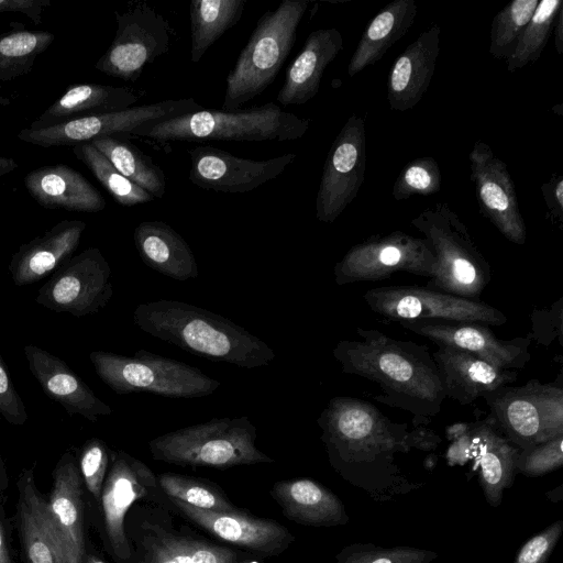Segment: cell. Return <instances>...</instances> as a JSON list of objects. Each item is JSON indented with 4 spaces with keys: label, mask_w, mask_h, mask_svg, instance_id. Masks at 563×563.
<instances>
[{
    "label": "cell",
    "mask_w": 563,
    "mask_h": 563,
    "mask_svg": "<svg viewBox=\"0 0 563 563\" xmlns=\"http://www.w3.org/2000/svg\"><path fill=\"white\" fill-rule=\"evenodd\" d=\"M87 563H104V562L96 556H91V558H89Z\"/></svg>",
    "instance_id": "9f6ffc18"
},
{
    "label": "cell",
    "mask_w": 563,
    "mask_h": 563,
    "mask_svg": "<svg viewBox=\"0 0 563 563\" xmlns=\"http://www.w3.org/2000/svg\"><path fill=\"white\" fill-rule=\"evenodd\" d=\"M140 98V93L125 86L73 85L29 128L40 130L90 115L122 111L131 108Z\"/></svg>",
    "instance_id": "4dcf8cb0"
},
{
    "label": "cell",
    "mask_w": 563,
    "mask_h": 563,
    "mask_svg": "<svg viewBox=\"0 0 563 563\" xmlns=\"http://www.w3.org/2000/svg\"><path fill=\"white\" fill-rule=\"evenodd\" d=\"M554 44L558 54L563 53V5L559 9L554 24Z\"/></svg>",
    "instance_id": "f5cc1de1"
},
{
    "label": "cell",
    "mask_w": 563,
    "mask_h": 563,
    "mask_svg": "<svg viewBox=\"0 0 563 563\" xmlns=\"http://www.w3.org/2000/svg\"><path fill=\"white\" fill-rule=\"evenodd\" d=\"M410 437L412 448L423 451L434 450L441 442L438 434L426 426H416L415 429L410 431Z\"/></svg>",
    "instance_id": "816d5d0a"
},
{
    "label": "cell",
    "mask_w": 563,
    "mask_h": 563,
    "mask_svg": "<svg viewBox=\"0 0 563 563\" xmlns=\"http://www.w3.org/2000/svg\"><path fill=\"white\" fill-rule=\"evenodd\" d=\"M86 225L81 220H62L44 234L22 244L9 264L14 284L30 285L57 271L78 247Z\"/></svg>",
    "instance_id": "484cf974"
},
{
    "label": "cell",
    "mask_w": 563,
    "mask_h": 563,
    "mask_svg": "<svg viewBox=\"0 0 563 563\" xmlns=\"http://www.w3.org/2000/svg\"><path fill=\"white\" fill-rule=\"evenodd\" d=\"M187 153L189 180L199 188L224 194L249 192L277 178L297 157L288 153L255 161L209 145L190 148Z\"/></svg>",
    "instance_id": "ffe728a7"
},
{
    "label": "cell",
    "mask_w": 563,
    "mask_h": 563,
    "mask_svg": "<svg viewBox=\"0 0 563 563\" xmlns=\"http://www.w3.org/2000/svg\"><path fill=\"white\" fill-rule=\"evenodd\" d=\"M133 239L141 260L155 272L180 282L198 277L190 246L169 224L143 221L134 229Z\"/></svg>",
    "instance_id": "1f68e13d"
},
{
    "label": "cell",
    "mask_w": 563,
    "mask_h": 563,
    "mask_svg": "<svg viewBox=\"0 0 563 563\" xmlns=\"http://www.w3.org/2000/svg\"><path fill=\"white\" fill-rule=\"evenodd\" d=\"M563 5L561 0H540L537 9L508 57L507 70L512 73L537 62L548 44L555 15Z\"/></svg>",
    "instance_id": "ab89813d"
},
{
    "label": "cell",
    "mask_w": 563,
    "mask_h": 563,
    "mask_svg": "<svg viewBox=\"0 0 563 563\" xmlns=\"http://www.w3.org/2000/svg\"><path fill=\"white\" fill-rule=\"evenodd\" d=\"M309 1L284 0L257 21L225 79L223 111L238 110L275 80L297 37Z\"/></svg>",
    "instance_id": "52a82bcc"
},
{
    "label": "cell",
    "mask_w": 563,
    "mask_h": 563,
    "mask_svg": "<svg viewBox=\"0 0 563 563\" xmlns=\"http://www.w3.org/2000/svg\"><path fill=\"white\" fill-rule=\"evenodd\" d=\"M4 467L0 456V482L4 478ZM0 563H13L8 549L7 539L0 522Z\"/></svg>",
    "instance_id": "db71d44e"
},
{
    "label": "cell",
    "mask_w": 563,
    "mask_h": 563,
    "mask_svg": "<svg viewBox=\"0 0 563 563\" xmlns=\"http://www.w3.org/2000/svg\"><path fill=\"white\" fill-rule=\"evenodd\" d=\"M246 0H192L189 3L190 60L198 63L208 48L236 25Z\"/></svg>",
    "instance_id": "e575fe53"
},
{
    "label": "cell",
    "mask_w": 563,
    "mask_h": 563,
    "mask_svg": "<svg viewBox=\"0 0 563 563\" xmlns=\"http://www.w3.org/2000/svg\"><path fill=\"white\" fill-rule=\"evenodd\" d=\"M563 531V521L558 520L530 538L518 551L514 563H545Z\"/></svg>",
    "instance_id": "7dc6e473"
},
{
    "label": "cell",
    "mask_w": 563,
    "mask_h": 563,
    "mask_svg": "<svg viewBox=\"0 0 563 563\" xmlns=\"http://www.w3.org/2000/svg\"><path fill=\"white\" fill-rule=\"evenodd\" d=\"M23 351L43 391L69 415H80L96 422L99 417L112 413L111 407L98 398L63 360L32 344L25 345Z\"/></svg>",
    "instance_id": "603a6c76"
},
{
    "label": "cell",
    "mask_w": 563,
    "mask_h": 563,
    "mask_svg": "<svg viewBox=\"0 0 563 563\" xmlns=\"http://www.w3.org/2000/svg\"><path fill=\"white\" fill-rule=\"evenodd\" d=\"M269 494L283 515L299 525L335 527L349 521L345 507L338 496L313 479L278 481Z\"/></svg>",
    "instance_id": "f546056e"
},
{
    "label": "cell",
    "mask_w": 563,
    "mask_h": 563,
    "mask_svg": "<svg viewBox=\"0 0 563 563\" xmlns=\"http://www.w3.org/2000/svg\"><path fill=\"white\" fill-rule=\"evenodd\" d=\"M470 433V457L475 459L481 487L486 501L497 507L501 504L504 490L514 483L520 449L497 429L489 416L471 423Z\"/></svg>",
    "instance_id": "83f0119b"
},
{
    "label": "cell",
    "mask_w": 563,
    "mask_h": 563,
    "mask_svg": "<svg viewBox=\"0 0 563 563\" xmlns=\"http://www.w3.org/2000/svg\"><path fill=\"white\" fill-rule=\"evenodd\" d=\"M411 225L422 233L435 256L434 276L426 287L478 301L492 269L459 214L448 203L437 202L415 217Z\"/></svg>",
    "instance_id": "8992f818"
},
{
    "label": "cell",
    "mask_w": 563,
    "mask_h": 563,
    "mask_svg": "<svg viewBox=\"0 0 563 563\" xmlns=\"http://www.w3.org/2000/svg\"><path fill=\"white\" fill-rule=\"evenodd\" d=\"M128 179L154 198H163L166 178L163 169L129 141L114 136H99L89 142Z\"/></svg>",
    "instance_id": "d590c367"
},
{
    "label": "cell",
    "mask_w": 563,
    "mask_h": 563,
    "mask_svg": "<svg viewBox=\"0 0 563 563\" xmlns=\"http://www.w3.org/2000/svg\"><path fill=\"white\" fill-rule=\"evenodd\" d=\"M20 523L30 563H65L57 551L44 517L32 470L24 471L20 482Z\"/></svg>",
    "instance_id": "836d02e7"
},
{
    "label": "cell",
    "mask_w": 563,
    "mask_h": 563,
    "mask_svg": "<svg viewBox=\"0 0 563 563\" xmlns=\"http://www.w3.org/2000/svg\"><path fill=\"white\" fill-rule=\"evenodd\" d=\"M531 332L527 336L538 344L549 347L554 341L562 344L563 336V297L549 308L534 309L530 314Z\"/></svg>",
    "instance_id": "bcb514c9"
},
{
    "label": "cell",
    "mask_w": 563,
    "mask_h": 563,
    "mask_svg": "<svg viewBox=\"0 0 563 563\" xmlns=\"http://www.w3.org/2000/svg\"><path fill=\"white\" fill-rule=\"evenodd\" d=\"M100 501L107 548L118 563H125L130 554L124 521L134 504L148 501L176 510L159 488L153 471L121 450L110 451V468L103 482Z\"/></svg>",
    "instance_id": "7c38bea8"
},
{
    "label": "cell",
    "mask_w": 563,
    "mask_h": 563,
    "mask_svg": "<svg viewBox=\"0 0 563 563\" xmlns=\"http://www.w3.org/2000/svg\"><path fill=\"white\" fill-rule=\"evenodd\" d=\"M438 553L407 545L384 548L372 543L344 547L336 555V563H431Z\"/></svg>",
    "instance_id": "b9f144b4"
},
{
    "label": "cell",
    "mask_w": 563,
    "mask_h": 563,
    "mask_svg": "<svg viewBox=\"0 0 563 563\" xmlns=\"http://www.w3.org/2000/svg\"><path fill=\"white\" fill-rule=\"evenodd\" d=\"M0 415L14 426L27 420L26 408L14 388L9 372L0 354Z\"/></svg>",
    "instance_id": "c3c4849f"
},
{
    "label": "cell",
    "mask_w": 563,
    "mask_h": 563,
    "mask_svg": "<svg viewBox=\"0 0 563 563\" xmlns=\"http://www.w3.org/2000/svg\"><path fill=\"white\" fill-rule=\"evenodd\" d=\"M538 3L539 0H514L494 16L490 25L489 43V53L493 57L508 59L531 20Z\"/></svg>",
    "instance_id": "60d3db41"
},
{
    "label": "cell",
    "mask_w": 563,
    "mask_h": 563,
    "mask_svg": "<svg viewBox=\"0 0 563 563\" xmlns=\"http://www.w3.org/2000/svg\"><path fill=\"white\" fill-rule=\"evenodd\" d=\"M445 397L470 405L500 387L516 382L515 369H500L482 358L450 346H438L432 353Z\"/></svg>",
    "instance_id": "d4e9b609"
},
{
    "label": "cell",
    "mask_w": 563,
    "mask_h": 563,
    "mask_svg": "<svg viewBox=\"0 0 563 563\" xmlns=\"http://www.w3.org/2000/svg\"><path fill=\"white\" fill-rule=\"evenodd\" d=\"M81 474L73 455L65 453L54 470V484L41 506L58 553L65 563H85Z\"/></svg>",
    "instance_id": "7402d4cb"
},
{
    "label": "cell",
    "mask_w": 563,
    "mask_h": 563,
    "mask_svg": "<svg viewBox=\"0 0 563 563\" xmlns=\"http://www.w3.org/2000/svg\"><path fill=\"white\" fill-rule=\"evenodd\" d=\"M442 176L439 164L431 156L418 157L407 163L399 173L391 190L396 201L413 195L429 196L441 188Z\"/></svg>",
    "instance_id": "7bdbcfd3"
},
{
    "label": "cell",
    "mask_w": 563,
    "mask_h": 563,
    "mask_svg": "<svg viewBox=\"0 0 563 563\" xmlns=\"http://www.w3.org/2000/svg\"><path fill=\"white\" fill-rule=\"evenodd\" d=\"M16 167L18 164L13 158L0 156V177L11 173Z\"/></svg>",
    "instance_id": "11a10c76"
},
{
    "label": "cell",
    "mask_w": 563,
    "mask_h": 563,
    "mask_svg": "<svg viewBox=\"0 0 563 563\" xmlns=\"http://www.w3.org/2000/svg\"><path fill=\"white\" fill-rule=\"evenodd\" d=\"M397 272L434 276L435 256L426 239L402 231L376 234L353 245L333 269L339 286L382 280Z\"/></svg>",
    "instance_id": "30bf717a"
},
{
    "label": "cell",
    "mask_w": 563,
    "mask_h": 563,
    "mask_svg": "<svg viewBox=\"0 0 563 563\" xmlns=\"http://www.w3.org/2000/svg\"><path fill=\"white\" fill-rule=\"evenodd\" d=\"M342 48L343 36L338 29L311 32L299 55L288 67L277 101L283 107L300 106L316 97L325 68Z\"/></svg>",
    "instance_id": "f1b7e54d"
},
{
    "label": "cell",
    "mask_w": 563,
    "mask_h": 563,
    "mask_svg": "<svg viewBox=\"0 0 563 563\" xmlns=\"http://www.w3.org/2000/svg\"><path fill=\"white\" fill-rule=\"evenodd\" d=\"M30 196L47 209L99 212L106 208L100 191L79 172L65 164L41 166L24 176Z\"/></svg>",
    "instance_id": "4316f807"
},
{
    "label": "cell",
    "mask_w": 563,
    "mask_h": 563,
    "mask_svg": "<svg viewBox=\"0 0 563 563\" xmlns=\"http://www.w3.org/2000/svg\"><path fill=\"white\" fill-rule=\"evenodd\" d=\"M468 161L481 214L508 241L523 245L527 228L506 163L481 140L473 145Z\"/></svg>",
    "instance_id": "ac0fdd59"
},
{
    "label": "cell",
    "mask_w": 563,
    "mask_h": 563,
    "mask_svg": "<svg viewBox=\"0 0 563 563\" xmlns=\"http://www.w3.org/2000/svg\"><path fill=\"white\" fill-rule=\"evenodd\" d=\"M363 299L371 310L393 321L445 320L501 325L507 317L495 307L435 291L426 286H385L367 290Z\"/></svg>",
    "instance_id": "4fadbf2b"
},
{
    "label": "cell",
    "mask_w": 563,
    "mask_h": 563,
    "mask_svg": "<svg viewBox=\"0 0 563 563\" xmlns=\"http://www.w3.org/2000/svg\"><path fill=\"white\" fill-rule=\"evenodd\" d=\"M115 21V36L95 67L108 76L136 81L147 64L169 49V24L145 3L117 11Z\"/></svg>",
    "instance_id": "9a60e30c"
},
{
    "label": "cell",
    "mask_w": 563,
    "mask_h": 563,
    "mask_svg": "<svg viewBox=\"0 0 563 563\" xmlns=\"http://www.w3.org/2000/svg\"><path fill=\"white\" fill-rule=\"evenodd\" d=\"M256 428L247 417L212 418L158 435L148 442L153 460L179 466L230 468L273 463L255 445Z\"/></svg>",
    "instance_id": "ba28073f"
},
{
    "label": "cell",
    "mask_w": 563,
    "mask_h": 563,
    "mask_svg": "<svg viewBox=\"0 0 563 563\" xmlns=\"http://www.w3.org/2000/svg\"><path fill=\"white\" fill-rule=\"evenodd\" d=\"M332 468L377 501L407 494L412 483L396 463L412 448L405 423H395L373 404L347 396L329 400L317 419Z\"/></svg>",
    "instance_id": "6da1fadb"
},
{
    "label": "cell",
    "mask_w": 563,
    "mask_h": 563,
    "mask_svg": "<svg viewBox=\"0 0 563 563\" xmlns=\"http://www.w3.org/2000/svg\"><path fill=\"white\" fill-rule=\"evenodd\" d=\"M543 198L545 200L548 214L547 218L562 229L563 222V178L554 173L548 183L541 186Z\"/></svg>",
    "instance_id": "681fc988"
},
{
    "label": "cell",
    "mask_w": 563,
    "mask_h": 563,
    "mask_svg": "<svg viewBox=\"0 0 563 563\" xmlns=\"http://www.w3.org/2000/svg\"><path fill=\"white\" fill-rule=\"evenodd\" d=\"M162 492L169 498L183 501L198 509L216 512H239L221 488L207 479L172 472L157 476Z\"/></svg>",
    "instance_id": "74e56055"
},
{
    "label": "cell",
    "mask_w": 563,
    "mask_h": 563,
    "mask_svg": "<svg viewBox=\"0 0 563 563\" xmlns=\"http://www.w3.org/2000/svg\"><path fill=\"white\" fill-rule=\"evenodd\" d=\"M399 323L438 346H450L471 353L500 369L523 368L531 358L529 338L504 340L487 324L445 320H410Z\"/></svg>",
    "instance_id": "d6986e66"
},
{
    "label": "cell",
    "mask_w": 563,
    "mask_h": 563,
    "mask_svg": "<svg viewBox=\"0 0 563 563\" xmlns=\"http://www.w3.org/2000/svg\"><path fill=\"white\" fill-rule=\"evenodd\" d=\"M310 120L285 112L275 102L234 111L199 110L142 125L132 135L155 142L295 141L306 134Z\"/></svg>",
    "instance_id": "277c9868"
},
{
    "label": "cell",
    "mask_w": 563,
    "mask_h": 563,
    "mask_svg": "<svg viewBox=\"0 0 563 563\" xmlns=\"http://www.w3.org/2000/svg\"><path fill=\"white\" fill-rule=\"evenodd\" d=\"M563 435L519 451L516 471L530 477L542 476L563 465Z\"/></svg>",
    "instance_id": "ee69618b"
},
{
    "label": "cell",
    "mask_w": 563,
    "mask_h": 563,
    "mask_svg": "<svg viewBox=\"0 0 563 563\" xmlns=\"http://www.w3.org/2000/svg\"><path fill=\"white\" fill-rule=\"evenodd\" d=\"M366 135L363 117L352 114L332 142L316 199V217L333 223L357 196L365 178Z\"/></svg>",
    "instance_id": "e0dca14e"
},
{
    "label": "cell",
    "mask_w": 563,
    "mask_h": 563,
    "mask_svg": "<svg viewBox=\"0 0 563 563\" xmlns=\"http://www.w3.org/2000/svg\"><path fill=\"white\" fill-rule=\"evenodd\" d=\"M202 110L192 98L168 99L151 104L131 107L129 109L90 115L64 124L33 130L23 129L18 139L42 147L77 145L89 143L99 136L132 134L142 125L173 119L187 113Z\"/></svg>",
    "instance_id": "5bb4252c"
},
{
    "label": "cell",
    "mask_w": 563,
    "mask_h": 563,
    "mask_svg": "<svg viewBox=\"0 0 563 563\" xmlns=\"http://www.w3.org/2000/svg\"><path fill=\"white\" fill-rule=\"evenodd\" d=\"M356 333L357 340H341L333 349L342 372L375 383L382 394L374 399L410 412L415 426L428 424L446 398L428 346L376 329L356 328Z\"/></svg>",
    "instance_id": "7a4b0ae2"
},
{
    "label": "cell",
    "mask_w": 563,
    "mask_h": 563,
    "mask_svg": "<svg viewBox=\"0 0 563 563\" xmlns=\"http://www.w3.org/2000/svg\"><path fill=\"white\" fill-rule=\"evenodd\" d=\"M109 459L110 452L100 439L92 438L85 443L80 455V474L97 501L100 500Z\"/></svg>",
    "instance_id": "f6af8a7d"
},
{
    "label": "cell",
    "mask_w": 563,
    "mask_h": 563,
    "mask_svg": "<svg viewBox=\"0 0 563 563\" xmlns=\"http://www.w3.org/2000/svg\"><path fill=\"white\" fill-rule=\"evenodd\" d=\"M133 321L143 332L211 361L256 368L275 358L260 338L191 303L166 299L140 303Z\"/></svg>",
    "instance_id": "3957f363"
},
{
    "label": "cell",
    "mask_w": 563,
    "mask_h": 563,
    "mask_svg": "<svg viewBox=\"0 0 563 563\" xmlns=\"http://www.w3.org/2000/svg\"><path fill=\"white\" fill-rule=\"evenodd\" d=\"M418 12L415 0H394L368 23L347 65L354 77L369 65L379 62L413 24Z\"/></svg>",
    "instance_id": "d6a6232c"
},
{
    "label": "cell",
    "mask_w": 563,
    "mask_h": 563,
    "mask_svg": "<svg viewBox=\"0 0 563 563\" xmlns=\"http://www.w3.org/2000/svg\"><path fill=\"white\" fill-rule=\"evenodd\" d=\"M148 501L134 504L125 518L130 554L125 563H263L262 558L208 540L174 512Z\"/></svg>",
    "instance_id": "5b68a950"
},
{
    "label": "cell",
    "mask_w": 563,
    "mask_h": 563,
    "mask_svg": "<svg viewBox=\"0 0 563 563\" xmlns=\"http://www.w3.org/2000/svg\"><path fill=\"white\" fill-rule=\"evenodd\" d=\"M54 38L51 32L24 29L0 35V80H10L30 71L36 57Z\"/></svg>",
    "instance_id": "8d00e7d4"
},
{
    "label": "cell",
    "mask_w": 563,
    "mask_h": 563,
    "mask_svg": "<svg viewBox=\"0 0 563 563\" xmlns=\"http://www.w3.org/2000/svg\"><path fill=\"white\" fill-rule=\"evenodd\" d=\"M483 398L497 429L520 450L563 435L560 404L548 383L530 379Z\"/></svg>",
    "instance_id": "8fae6325"
},
{
    "label": "cell",
    "mask_w": 563,
    "mask_h": 563,
    "mask_svg": "<svg viewBox=\"0 0 563 563\" xmlns=\"http://www.w3.org/2000/svg\"><path fill=\"white\" fill-rule=\"evenodd\" d=\"M89 358L100 379L119 395L151 393L170 398H200L211 395L220 382L199 368L139 350L134 356L93 351Z\"/></svg>",
    "instance_id": "9c48e42d"
},
{
    "label": "cell",
    "mask_w": 563,
    "mask_h": 563,
    "mask_svg": "<svg viewBox=\"0 0 563 563\" xmlns=\"http://www.w3.org/2000/svg\"><path fill=\"white\" fill-rule=\"evenodd\" d=\"M441 27L430 26L394 60L387 82V101L391 110L415 108L428 90L440 54Z\"/></svg>",
    "instance_id": "cb8c5ba5"
},
{
    "label": "cell",
    "mask_w": 563,
    "mask_h": 563,
    "mask_svg": "<svg viewBox=\"0 0 563 563\" xmlns=\"http://www.w3.org/2000/svg\"><path fill=\"white\" fill-rule=\"evenodd\" d=\"M51 5V0H0L1 12L26 14L35 24L42 21V12Z\"/></svg>",
    "instance_id": "f907efd6"
},
{
    "label": "cell",
    "mask_w": 563,
    "mask_h": 563,
    "mask_svg": "<svg viewBox=\"0 0 563 563\" xmlns=\"http://www.w3.org/2000/svg\"><path fill=\"white\" fill-rule=\"evenodd\" d=\"M113 295L111 268L99 249L65 262L40 288L36 302L55 312L84 317L106 307Z\"/></svg>",
    "instance_id": "2e32d148"
},
{
    "label": "cell",
    "mask_w": 563,
    "mask_h": 563,
    "mask_svg": "<svg viewBox=\"0 0 563 563\" xmlns=\"http://www.w3.org/2000/svg\"><path fill=\"white\" fill-rule=\"evenodd\" d=\"M175 509L211 536L260 558L277 556L295 541L279 522L249 515L246 511L216 512L169 499Z\"/></svg>",
    "instance_id": "44dd1931"
},
{
    "label": "cell",
    "mask_w": 563,
    "mask_h": 563,
    "mask_svg": "<svg viewBox=\"0 0 563 563\" xmlns=\"http://www.w3.org/2000/svg\"><path fill=\"white\" fill-rule=\"evenodd\" d=\"M73 153L81 161L121 206L132 207L147 203L154 197L136 184L124 177L111 163L90 143L73 146Z\"/></svg>",
    "instance_id": "f35d334b"
}]
</instances>
